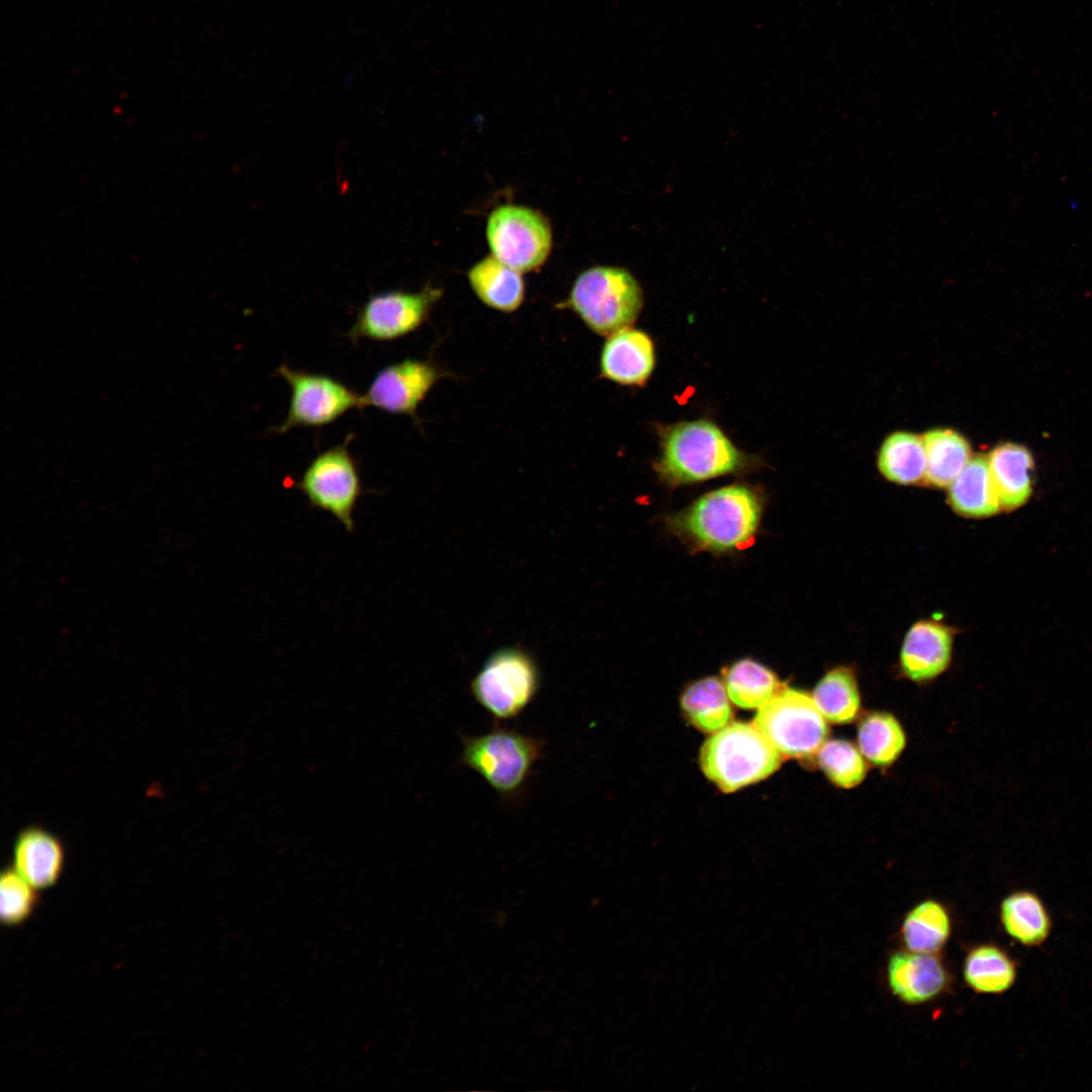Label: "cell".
<instances>
[{"label":"cell","instance_id":"6da1fadb","mask_svg":"<svg viewBox=\"0 0 1092 1092\" xmlns=\"http://www.w3.org/2000/svg\"><path fill=\"white\" fill-rule=\"evenodd\" d=\"M654 468L670 485L699 482L743 469L751 457L713 422H678L661 429Z\"/></svg>","mask_w":1092,"mask_h":1092},{"label":"cell","instance_id":"7a4b0ae2","mask_svg":"<svg viewBox=\"0 0 1092 1092\" xmlns=\"http://www.w3.org/2000/svg\"><path fill=\"white\" fill-rule=\"evenodd\" d=\"M760 513L757 494L732 484L702 495L673 519V527L701 548L727 551L751 540Z\"/></svg>","mask_w":1092,"mask_h":1092},{"label":"cell","instance_id":"3957f363","mask_svg":"<svg viewBox=\"0 0 1092 1092\" xmlns=\"http://www.w3.org/2000/svg\"><path fill=\"white\" fill-rule=\"evenodd\" d=\"M544 746L540 738L494 727L480 735L462 737L460 760L502 799L514 800L524 791Z\"/></svg>","mask_w":1092,"mask_h":1092},{"label":"cell","instance_id":"277c9868","mask_svg":"<svg viewBox=\"0 0 1092 1092\" xmlns=\"http://www.w3.org/2000/svg\"><path fill=\"white\" fill-rule=\"evenodd\" d=\"M565 305L600 336L631 327L643 306V290L627 269L594 266L573 282Z\"/></svg>","mask_w":1092,"mask_h":1092},{"label":"cell","instance_id":"5b68a950","mask_svg":"<svg viewBox=\"0 0 1092 1092\" xmlns=\"http://www.w3.org/2000/svg\"><path fill=\"white\" fill-rule=\"evenodd\" d=\"M700 761L707 778L731 793L775 772L782 754L754 724L733 722L706 740Z\"/></svg>","mask_w":1092,"mask_h":1092},{"label":"cell","instance_id":"8992f818","mask_svg":"<svg viewBox=\"0 0 1092 1092\" xmlns=\"http://www.w3.org/2000/svg\"><path fill=\"white\" fill-rule=\"evenodd\" d=\"M540 681V670L531 654L522 648L505 647L485 659L470 690L476 703L494 720H511L534 701Z\"/></svg>","mask_w":1092,"mask_h":1092},{"label":"cell","instance_id":"52a82bcc","mask_svg":"<svg viewBox=\"0 0 1092 1092\" xmlns=\"http://www.w3.org/2000/svg\"><path fill=\"white\" fill-rule=\"evenodd\" d=\"M753 724L781 754L794 758L818 752L828 735L825 718L813 698L784 687L758 708Z\"/></svg>","mask_w":1092,"mask_h":1092},{"label":"cell","instance_id":"ba28073f","mask_svg":"<svg viewBox=\"0 0 1092 1092\" xmlns=\"http://www.w3.org/2000/svg\"><path fill=\"white\" fill-rule=\"evenodd\" d=\"M352 436L341 444L315 455L295 483L310 507L335 517L352 533L353 513L362 495V481L356 461L349 450Z\"/></svg>","mask_w":1092,"mask_h":1092},{"label":"cell","instance_id":"9c48e42d","mask_svg":"<svg viewBox=\"0 0 1092 1092\" xmlns=\"http://www.w3.org/2000/svg\"><path fill=\"white\" fill-rule=\"evenodd\" d=\"M275 372L290 389L286 417L273 429L277 434L296 428H322L352 410L365 408L362 394L330 375L298 370L285 364Z\"/></svg>","mask_w":1092,"mask_h":1092},{"label":"cell","instance_id":"30bf717a","mask_svg":"<svg viewBox=\"0 0 1092 1092\" xmlns=\"http://www.w3.org/2000/svg\"><path fill=\"white\" fill-rule=\"evenodd\" d=\"M486 240L491 255L520 273L542 266L552 247L546 217L535 209L514 204L500 205L490 212Z\"/></svg>","mask_w":1092,"mask_h":1092},{"label":"cell","instance_id":"8fae6325","mask_svg":"<svg viewBox=\"0 0 1092 1092\" xmlns=\"http://www.w3.org/2000/svg\"><path fill=\"white\" fill-rule=\"evenodd\" d=\"M440 294V290L429 286L417 292L374 293L358 309L347 337L354 344L361 340L388 342L402 338L426 321Z\"/></svg>","mask_w":1092,"mask_h":1092},{"label":"cell","instance_id":"7c38bea8","mask_svg":"<svg viewBox=\"0 0 1092 1092\" xmlns=\"http://www.w3.org/2000/svg\"><path fill=\"white\" fill-rule=\"evenodd\" d=\"M439 378L438 368L426 360L406 358L386 365L362 394L365 407L414 417Z\"/></svg>","mask_w":1092,"mask_h":1092},{"label":"cell","instance_id":"4fadbf2b","mask_svg":"<svg viewBox=\"0 0 1092 1092\" xmlns=\"http://www.w3.org/2000/svg\"><path fill=\"white\" fill-rule=\"evenodd\" d=\"M892 993L906 1004L928 1002L945 991L949 977L935 953L900 950L887 965Z\"/></svg>","mask_w":1092,"mask_h":1092},{"label":"cell","instance_id":"5bb4252c","mask_svg":"<svg viewBox=\"0 0 1092 1092\" xmlns=\"http://www.w3.org/2000/svg\"><path fill=\"white\" fill-rule=\"evenodd\" d=\"M66 862L63 842L39 826H28L16 836L11 867L38 891L54 887Z\"/></svg>","mask_w":1092,"mask_h":1092},{"label":"cell","instance_id":"9a60e30c","mask_svg":"<svg viewBox=\"0 0 1092 1092\" xmlns=\"http://www.w3.org/2000/svg\"><path fill=\"white\" fill-rule=\"evenodd\" d=\"M655 366L654 344L641 330L631 327L610 335L600 359L602 375L622 385H643Z\"/></svg>","mask_w":1092,"mask_h":1092},{"label":"cell","instance_id":"2e32d148","mask_svg":"<svg viewBox=\"0 0 1092 1092\" xmlns=\"http://www.w3.org/2000/svg\"><path fill=\"white\" fill-rule=\"evenodd\" d=\"M951 647L952 632L947 626L930 620L919 621L904 639L900 653L902 670L915 681L932 679L947 667Z\"/></svg>","mask_w":1092,"mask_h":1092},{"label":"cell","instance_id":"e0dca14e","mask_svg":"<svg viewBox=\"0 0 1092 1092\" xmlns=\"http://www.w3.org/2000/svg\"><path fill=\"white\" fill-rule=\"evenodd\" d=\"M1003 930L1025 947L1043 944L1053 930V919L1042 899L1033 891L1017 890L1000 903Z\"/></svg>","mask_w":1092,"mask_h":1092},{"label":"cell","instance_id":"ac0fdd59","mask_svg":"<svg viewBox=\"0 0 1092 1092\" xmlns=\"http://www.w3.org/2000/svg\"><path fill=\"white\" fill-rule=\"evenodd\" d=\"M987 460L1001 508L1022 506L1031 494L1033 459L1029 451L1020 445L1003 444L994 448Z\"/></svg>","mask_w":1092,"mask_h":1092},{"label":"cell","instance_id":"d6986e66","mask_svg":"<svg viewBox=\"0 0 1092 1092\" xmlns=\"http://www.w3.org/2000/svg\"><path fill=\"white\" fill-rule=\"evenodd\" d=\"M467 277L474 294L490 308L512 312L524 301L525 283L521 273L492 255L474 264Z\"/></svg>","mask_w":1092,"mask_h":1092},{"label":"cell","instance_id":"ffe728a7","mask_svg":"<svg viewBox=\"0 0 1092 1092\" xmlns=\"http://www.w3.org/2000/svg\"><path fill=\"white\" fill-rule=\"evenodd\" d=\"M948 502L965 517L984 518L998 513L1001 505L987 458L976 456L969 460L949 484Z\"/></svg>","mask_w":1092,"mask_h":1092},{"label":"cell","instance_id":"44dd1931","mask_svg":"<svg viewBox=\"0 0 1092 1092\" xmlns=\"http://www.w3.org/2000/svg\"><path fill=\"white\" fill-rule=\"evenodd\" d=\"M967 985L981 994H1003L1014 985L1017 962L1001 946L983 943L973 947L964 961Z\"/></svg>","mask_w":1092,"mask_h":1092},{"label":"cell","instance_id":"7402d4cb","mask_svg":"<svg viewBox=\"0 0 1092 1092\" xmlns=\"http://www.w3.org/2000/svg\"><path fill=\"white\" fill-rule=\"evenodd\" d=\"M922 439L926 454L924 479L933 486H949L970 460L969 443L948 429L928 431Z\"/></svg>","mask_w":1092,"mask_h":1092},{"label":"cell","instance_id":"603a6c76","mask_svg":"<svg viewBox=\"0 0 1092 1092\" xmlns=\"http://www.w3.org/2000/svg\"><path fill=\"white\" fill-rule=\"evenodd\" d=\"M680 705L689 721L704 732L720 730L732 717L725 685L717 677H706L692 684L684 692Z\"/></svg>","mask_w":1092,"mask_h":1092},{"label":"cell","instance_id":"cb8c5ba5","mask_svg":"<svg viewBox=\"0 0 1092 1092\" xmlns=\"http://www.w3.org/2000/svg\"><path fill=\"white\" fill-rule=\"evenodd\" d=\"M950 930L945 907L937 901L925 900L906 914L901 937L908 950L936 953L946 943Z\"/></svg>","mask_w":1092,"mask_h":1092},{"label":"cell","instance_id":"d4e9b609","mask_svg":"<svg viewBox=\"0 0 1092 1092\" xmlns=\"http://www.w3.org/2000/svg\"><path fill=\"white\" fill-rule=\"evenodd\" d=\"M879 468L889 480L913 484L925 476L926 454L922 437L907 432L889 436L882 445Z\"/></svg>","mask_w":1092,"mask_h":1092},{"label":"cell","instance_id":"484cf974","mask_svg":"<svg viewBox=\"0 0 1092 1092\" xmlns=\"http://www.w3.org/2000/svg\"><path fill=\"white\" fill-rule=\"evenodd\" d=\"M812 698L823 717L836 724L852 722L860 709L856 678L848 667L839 666L817 684Z\"/></svg>","mask_w":1092,"mask_h":1092},{"label":"cell","instance_id":"4316f807","mask_svg":"<svg viewBox=\"0 0 1092 1092\" xmlns=\"http://www.w3.org/2000/svg\"><path fill=\"white\" fill-rule=\"evenodd\" d=\"M858 749L878 766L892 764L906 745V736L898 720L886 712H873L859 723Z\"/></svg>","mask_w":1092,"mask_h":1092},{"label":"cell","instance_id":"83f0119b","mask_svg":"<svg viewBox=\"0 0 1092 1092\" xmlns=\"http://www.w3.org/2000/svg\"><path fill=\"white\" fill-rule=\"evenodd\" d=\"M724 685L729 699L745 709L760 708L782 688L772 671L751 659L731 665L725 671Z\"/></svg>","mask_w":1092,"mask_h":1092},{"label":"cell","instance_id":"f1b7e54d","mask_svg":"<svg viewBox=\"0 0 1092 1092\" xmlns=\"http://www.w3.org/2000/svg\"><path fill=\"white\" fill-rule=\"evenodd\" d=\"M817 761L830 782L843 789L858 786L867 774L859 749L843 739L825 741L817 752Z\"/></svg>","mask_w":1092,"mask_h":1092},{"label":"cell","instance_id":"f546056e","mask_svg":"<svg viewBox=\"0 0 1092 1092\" xmlns=\"http://www.w3.org/2000/svg\"><path fill=\"white\" fill-rule=\"evenodd\" d=\"M38 902V890L25 881L12 867L2 871L0 919L3 925L14 927L23 924L33 914Z\"/></svg>","mask_w":1092,"mask_h":1092}]
</instances>
